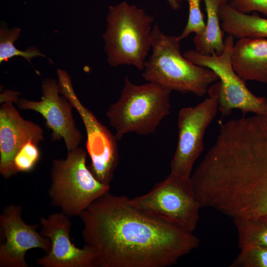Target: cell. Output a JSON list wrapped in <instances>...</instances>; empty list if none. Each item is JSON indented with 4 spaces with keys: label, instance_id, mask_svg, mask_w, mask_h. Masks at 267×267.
<instances>
[{
    "label": "cell",
    "instance_id": "obj_16",
    "mask_svg": "<svg viewBox=\"0 0 267 267\" xmlns=\"http://www.w3.org/2000/svg\"><path fill=\"white\" fill-rule=\"evenodd\" d=\"M219 16L222 28L228 35L238 39H267V18L238 11L228 2L221 6Z\"/></svg>",
    "mask_w": 267,
    "mask_h": 267
},
{
    "label": "cell",
    "instance_id": "obj_25",
    "mask_svg": "<svg viewBox=\"0 0 267 267\" xmlns=\"http://www.w3.org/2000/svg\"><path fill=\"white\" fill-rule=\"evenodd\" d=\"M170 7L174 10H177L181 7L182 0H167Z\"/></svg>",
    "mask_w": 267,
    "mask_h": 267
},
{
    "label": "cell",
    "instance_id": "obj_1",
    "mask_svg": "<svg viewBox=\"0 0 267 267\" xmlns=\"http://www.w3.org/2000/svg\"><path fill=\"white\" fill-rule=\"evenodd\" d=\"M79 217L85 244L96 254L95 267H168L197 248L191 232L105 193Z\"/></svg>",
    "mask_w": 267,
    "mask_h": 267
},
{
    "label": "cell",
    "instance_id": "obj_3",
    "mask_svg": "<svg viewBox=\"0 0 267 267\" xmlns=\"http://www.w3.org/2000/svg\"><path fill=\"white\" fill-rule=\"evenodd\" d=\"M172 91L151 82L136 85L126 77L119 99L106 112L117 140L130 133L141 135L153 133L170 113Z\"/></svg>",
    "mask_w": 267,
    "mask_h": 267
},
{
    "label": "cell",
    "instance_id": "obj_21",
    "mask_svg": "<svg viewBox=\"0 0 267 267\" xmlns=\"http://www.w3.org/2000/svg\"><path fill=\"white\" fill-rule=\"evenodd\" d=\"M188 5V17L187 23L181 34L178 36L180 41L186 39L192 33L201 35L205 31L206 23L202 12L201 0H185Z\"/></svg>",
    "mask_w": 267,
    "mask_h": 267
},
{
    "label": "cell",
    "instance_id": "obj_9",
    "mask_svg": "<svg viewBox=\"0 0 267 267\" xmlns=\"http://www.w3.org/2000/svg\"><path fill=\"white\" fill-rule=\"evenodd\" d=\"M207 92L209 97L203 101L178 112V138L170 174L190 178L194 163L204 150L205 132L219 111L217 82L209 87Z\"/></svg>",
    "mask_w": 267,
    "mask_h": 267
},
{
    "label": "cell",
    "instance_id": "obj_18",
    "mask_svg": "<svg viewBox=\"0 0 267 267\" xmlns=\"http://www.w3.org/2000/svg\"><path fill=\"white\" fill-rule=\"evenodd\" d=\"M241 250L260 247L267 249V216L233 219Z\"/></svg>",
    "mask_w": 267,
    "mask_h": 267
},
{
    "label": "cell",
    "instance_id": "obj_12",
    "mask_svg": "<svg viewBox=\"0 0 267 267\" xmlns=\"http://www.w3.org/2000/svg\"><path fill=\"white\" fill-rule=\"evenodd\" d=\"M70 217L62 212L42 217L41 234L48 238L49 251L36 262L43 267H95L96 254L90 246L76 247L71 240Z\"/></svg>",
    "mask_w": 267,
    "mask_h": 267
},
{
    "label": "cell",
    "instance_id": "obj_17",
    "mask_svg": "<svg viewBox=\"0 0 267 267\" xmlns=\"http://www.w3.org/2000/svg\"><path fill=\"white\" fill-rule=\"evenodd\" d=\"M207 14L204 32L195 35L193 43L196 50L207 55L221 54L224 50L223 31L219 16L221 6L228 0H203Z\"/></svg>",
    "mask_w": 267,
    "mask_h": 267
},
{
    "label": "cell",
    "instance_id": "obj_19",
    "mask_svg": "<svg viewBox=\"0 0 267 267\" xmlns=\"http://www.w3.org/2000/svg\"><path fill=\"white\" fill-rule=\"evenodd\" d=\"M20 35V29L14 27L10 29L1 26L0 29V62L7 61L16 56H20L29 62L33 57L45 56L35 46H31L24 51L17 49L14 43Z\"/></svg>",
    "mask_w": 267,
    "mask_h": 267
},
{
    "label": "cell",
    "instance_id": "obj_10",
    "mask_svg": "<svg viewBox=\"0 0 267 267\" xmlns=\"http://www.w3.org/2000/svg\"><path fill=\"white\" fill-rule=\"evenodd\" d=\"M57 74L60 93L70 101L78 112L86 129L87 151L91 160L88 168L100 182L110 185L119 162L118 141L115 134L80 102L67 72L58 69Z\"/></svg>",
    "mask_w": 267,
    "mask_h": 267
},
{
    "label": "cell",
    "instance_id": "obj_8",
    "mask_svg": "<svg viewBox=\"0 0 267 267\" xmlns=\"http://www.w3.org/2000/svg\"><path fill=\"white\" fill-rule=\"evenodd\" d=\"M131 201L143 210L191 232L196 227L201 208L190 178L172 174L149 192Z\"/></svg>",
    "mask_w": 267,
    "mask_h": 267
},
{
    "label": "cell",
    "instance_id": "obj_5",
    "mask_svg": "<svg viewBox=\"0 0 267 267\" xmlns=\"http://www.w3.org/2000/svg\"><path fill=\"white\" fill-rule=\"evenodd\" d=\"M87 153L79 146L68 151L65 159L52 161L48 195L52 206L70 218L109 191L110 185L98 180L87 166Z\"/></svg>",
    "mask_w": 267,
    "mask_h": 267
},
{
    "label": "cell",
    "instance_id": "obj_14",
    "mask_svg": "<svg viewBox=\"0 0 267 267\" xmlns=\"http://www.w3.org/2000/svg\"><path fill=\"white\" fill-rule=\"evenodd\" d=\"M42 128L22 118L13 103L0 107V174L4 178L16 174L13 159L19 149L30 140L39 144L44 140Z\"/></svg>",
    "mask_w": 267,
    "mask_h": 267
},
{
    "label": "cell",
    "instance_id": "obj_4",
    "mask_svg": "<svg viewBox=\"0 0 267 267\" xmlns=\"http://www.w3.org/2000/svg\"><path fill=\"white\" fill-rule=\"evenodd\" d=\"M153 20L143 9L125 1L109 6L103 37L110 65H131L143 70L151 48Z\"/></svg>",
    "mask_w": 267,
    "mask_h": 267
},
{
    "label": "cell",
    "instance_id": "obj_7",
    "mask_svg": "<svg viewBox=\"0 0 267 267\" xmlns=\"http://www.w3.org/2000/svg\"><path fill=\"white\" fill-rule=\"evenodd\" d=\"M234 39L230 35L225 37L224 50L220 55H207L196 49L188 50L182 54L192 63L208 68L218 76V110L222 117L230 115L234 109L240 110L244 115L247 113L267 115V97L252 93L232 67Z\"/></svg>",
    "mask_w": 267,
    "mask_h": 267
},
{
    "label": "cell",
    "instance_id": "obj_20",
    "mask_svg": "<svg viewBox=\"0 0 267 267\" xmlns=\"http://www.w3.org/2000/svg\"><path fill=\"white\" fill-rule=\"evenodd\" d=\"M38 145L34 141L30 140L17 152L13 159V166L16 174L29 172L34 169L41 157Z\"/></svg>",
    "mask_w": 267,
    "mask_h": 267
},
{
    "label": "cell",
    "instance_id": "obj_24",
    "mask_svg": "<svg viewBox=\"0 0 267 267\" xmlns=\"http://www.w3.org/2000/svg\"><path fill=\"white\" fill-rule=\"evenodd\" d=\"M19 93L12 90H5L0 95V103L11 102L17 104L19 100Z\"/></svg>",
    "mask_w": 267,
    "mask_h": 267
},
{
    "label": "cell",
    "instance_id": "obj_23",
    "mask_svg": "<svg viewBox=\"0 0 267 267\" xmlns=\"http://www.w3.org/2000/svg\"><path fill=\"white\" fill-rule=\"evenodd\" d=\"M228 3L238 11L244 13L259 12L267 18V0H228Z\"/></svg>",
    "mask_w": 267,
    "mask_h": 267
},
{
    "label": "cell",
    "instance_id": "obj_2",
    "mask_svg": "<svg viewBox=\"0 0 267 267\" xmlns=\"http://www.w3.org/2000/svg\"><path fill=\"white\" fill-rule=\"evenodd\" d=\"M180 41L178 36L164 34L155 24L151 32L152 52L142 76L147 82L172 90L203 96L219 78L211 69L186 59L180 52Z\"/></svg>",
    "mask_w": 267,
    "mask_h": 267
},
{
    "label": "cell",
    "instance_id": "obj_11",
    "mask_svg": "<svg viewBox=\"0 0 267 267\" xmlns=\"http://www.w3.org/2000/svg\"><path fill=\"white\" fill-rule=\"evenodd\" d=\"M21 206H6L0 215L1 234L4 241L0 245V267H28L27 252L39 248L47 253L50 248L49 239L37 229L40 224H28L22 219Z\"/></svg>",
    "mask_w": 267,
    "mask_h": 267
},
{
    "label": "cell",
    "instance_id": "obj_22",
    "mask_svg": "<svg viewBox=\"0 0 267 267\" xmlns=\"http://www.w3.org/2000/svg\"><path fill=\"white\" fill-rule=\"evenodd\" d=\"M230 267H267V249L260 247L241 250Z\"/></svg>",
    "mask_w": 267,
    "mask_h": 267
},
{
    "label": "cell",
    "instance_id": "obj_13",
    "mask_svg": "<svg viewBox=\"0 0 267 267\" xmlns=\"http://www.w3.org/2000/svg\"><path fill=\"white\" fill-rule=\"evenodd\" d=\"M58 83L46 79L43 82L42 95L39 101L20 99L17 103L22 110L40 113L51 131L53 141L63 139L67 151L79 147L82 134L76 128L72 115V105L63 95H59Z\"/></svg>",
    "mask_w": 267,
    "mask_h": 267
},
{
    "label": "cell",
    "instance_id": "obj_15",
    "mask_svg": "<svg viewBox=\"0 0 267 267\" xmlns=\"http://www.w3.org/2000/svg\"><path fill=\"white\" fill-rule=\"evenodd\" d=\"M231 63L234 70L245 82L267 85V39H238L233 47Z\"/></svg>",
    "mask_w": 267,
    "mask_h": 267
},
{
    "label": "cell",
    "instance_id": "obj_6",
    "mask_svg": "<svg viewBox=\"0 0 267 267\" xmlns=\"http://www.w3.org/2000/svg\"><path fill=\"white\" fill-rule=\"evenodd\" d=\"M235 191L246 218L267 216V116L259 123L239 161Z\"/></svg>",
    "mask_w": 267,
    "mask_h": 267
}]
</instances>
